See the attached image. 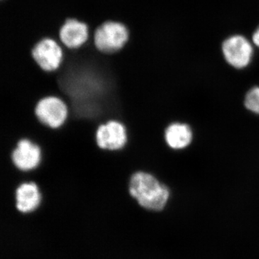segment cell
Masks as SVG:
<instances>
[{"instance_id":"8992f818","label":"cell","mask_w":259,"mask_h":259,"mask_svg":"<svg viewBox=\"0 0 259 259\" xmlns=\"http://www.w3.org/2000/svg\"><path fill=\"white\" fill-rule=\"evenodd\" d=\"M225 59L236 69H243L250 64L253 56L251 44L242 35H233L223 44Z\"/></svg>"},{"instance_id":"277c9868","label":"cell","mask_w":259,"mask_h":259,"mask_svg":"<svg viewBox=\"0 0 259 259\" xmlns=\"http://www.w3.org/2000/svg\"><path fill=\"white\" fill-rule=\"evenodd\" d=\"M32 59L46 72H54L60 68L64 61V49L54 39H42L36 42L31 51Z\"/></svg>"},{"instance_id":"7c38bea8","label":"cell","mask_w":259,"mask_h":259,"mask_svg":"<svg viewBox=\"0 0 259 259\" xmlns=\"http://www.w3.org/2000/svg\"><path fill=\"white\" fill-rule=\"evenodd\" d=\"M253 40L255 45L259 47V28L257 29L254 33H253Z\"/></svg>"},{"instance_id":"9c48e42d","label":"cell","mask_w":259,"mask_h":259,"mask_svg":"<svg viewBox=\"0 0 259 259\" xmlns=\"http://www.w3.org/2000/svg\"><path fill=\"white\" fill-rule=\"evenodd\" d=\"M61 42L65 47L71 50H76L88 41V26L76 20H68L61 28L59 33Z\"/></svg>"},{"instance_id":"6da1fadb","label":"cell","mask_w":259,"mask_h":259,"mask_svg":"<svg viewBox=\"0 0 259 259\" xmlns=\"http://www.w3.org/2000/svg\"><path fill=\"white\" fill-rule=\"evenodd\" d=\"M131 197L143 208L150 211L163 210L170 197L168 187L152 174L137 171L130 179Z\"/></svg>"},{"instance_id":"3957f363","label":"cell","mask_w":259,"mask_h":259,"mask_svg":"<svg viewBox=\"0 0 259 259\" xmlns=\"http://www.w3.org/2000/svg\"><path fill=\"white\" fill-rule=\"evenodd\" d=\"M35 113L42 125L51 129L60 128L69 117V107L66 102L56 96L44 97L37 103Z\"/></svg>"},{"instance_id":"8fae6325","label":"cell","mask_w":259,"mask_h":259,"mask_svg":"<svg viewBox=\"0 0 259 259\" xmlns=\"http://www.w3.org/2000/svg\"><path fill=\"white\" fill-rule=\"evenodd\" d=\"M245 106L248 110L259 115V87L252 88L245 97Z\"/></svg>"},{"instance_id":"ba28073f","label":"cell","mask_w":259,"mask_h":259,"mask_svg":"<svg viewBox=\"0 0 259 259\" xmlns=\"http://www.w3.org/2000/svg\"><path fill=\"white\" fill-rule=\"evenodd\" d=\"M42 200L41 191L35 182H23L15 190V207L20 212H35L41 205Z\"/></svg>"},{"instance_id":"52a82bcc","label":"cell","mask_w":259,"mask_h":259,"mask_svg":"<svg viewBox=\"0 0 259 259\" xmlns=\"http://www.w3.org/2000/svg\"><path fill=\"white\" fill-rule=\"evenodd\" d=\"M11 157L15 166L20 171H33L41 163V148L30 140L23 139L19 141Z\"/></svg>"},{"instance_id":"7a4b0ae2","label":"cell","mask_w":259,"mask_h":259,"mask_svg":"<svg viewBox=\"0 0 259 259\" xmlns=\"http://www.w3.org/2000/svg\"><path fill=\"white\" fill-rule=\"evenodd\" d=\"M128 38V31L122 24L107 22L95 31L94 45L101 54L113 55L126 47Z\"/></svg>"},{"instance_id":"30bf717a","label":"cell","mask_w":259,"mask_h":259,"mask_svg":"<svg viewBox=\"0 0 259 259\" xmlns=\"http://www.w3.org/2000/svg\"><path fill=\"white\" fill-rule=\"evenodd\" d=\"M163 136L168 147L174 150L183 149L192 142V131L186 124L174 122L165 128Z\"/></svg>"},{"instance_id":"5b68a950","label":"cell","mask_w":259,"mask_h":259,"mask_svg":"<svg viewBox=\"0 0 259 259\" xmlns=\"http://www.w3.org/2000/svg\"><path fill=\"white\" fill-rule=\"evenodd\" d=\"M97 146L102 150L120 151L127 143L125 126L117 120H110L99 126L96 133Z\"/></svg>"}]
</instances>
